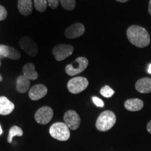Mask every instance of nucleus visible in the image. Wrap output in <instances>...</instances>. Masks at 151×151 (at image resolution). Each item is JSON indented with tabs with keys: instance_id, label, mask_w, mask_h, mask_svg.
<instances>
[{
	"instance_id": "obj_7",
	"label": "nucleus",
	"mask_w": 151,
	"mask_h": 151,
	"mask_svg": "<svg viewBox=\"0 0 151 151\" xmlns=\"http://www.w3.org/2000/svg\"><path fill=\"white\" fill-rule=\"evenodd\" d=\"M73 52V46L67 44L57 45L52 49V54L58 61H62L71 55Z\"/></svg>"
},
{
	"instance_id": "obj_10",
	"label": "nucleus",
	"mask_w": 151,
	"mask_h": 151,
	"mask_svg": "<svg viewBox=\"0 0 151 151\" xmlns=\"http://www.w3.org/2000/svg\"><path fill=\"white\" fill-rule=\"evenodd\" d=\"M48 89L42 84H37L32 86L29 91V97L33 101L42 99L47 94Z\"/></svg>"
},
{
	"instance_id": "obj_30",
	"label": "nucleus",
	"mask_w": 151,
	"mask_h": 151,
	"mask_svg": "<svg viewBox=\"0 0 151 151\" xmlns=\"http://www.w3.org/2000/svg\"><path fill=\"white\" fill-rule=\"evenodd\" d=\"M1 60H0V67H1ZM2 81V77H1V74H0V81Z\"/></svg>"
},
{
	"instance_id": "obj_6",
	"label": "nucleus",
	"mask_w": 151,
	"mask_h": 151,
	"mask_svg": "<svg viewBox=\"0 0 151 151\" xmlns=\"http://www.w3.org/2000/svg\"><path fill=\"white\" fill-rule=\"evenodd\" d=\"M19 46L26 53L31 57H35L39 52L37 44L33 39L28 37H23L19 41Z\"/></svg>"
},
{
	"instance_id": "obj_11",
	"label": "nucleus",
	"mask_w": 151,
	"mask_h": 151,
	"mask_svg": "<svg viewBox=\"0 0 151 151\" xmlns=\"http://www.w3.org/2000/svg\"><path fill=\"white\" fill-rule=\"evenodd\" d=\"M21 57L20 52L16 49L9 46L0 45V59L4 58H8L9 59L17 60Z\"/></svg>"
},
{
	"instance_id": "obj_28",
	"label": "nucleus",
	"mask_w": 151,
	"mask_h": 151,
	"mask_svg": "<svg viewBox=\"0 0 151 151\" xmlns=\"http://www.w3.org/2000/svg\"><path fill=\"white\" fill-rule=\"evenodd\" d=\"M148 72L149 73H151V64L150 65H149V67H148Z\"/></svg>"
},
{
	"instance_id": "obj_12",
	"label": "nucleus",
	"mask_w": 151,
	"mask_h": 151,
	"mask_svg": "<svg viewBox=\"0 0 151 151\" xmlns=\"http://www.w3.org/2000/svg\"><path fill=\"white\" fill-rule=\"evenodd\" d=\"M85 32V27L81 23H75L65 30V37L68 39H75L82 36Z\"/></svg>"
},
{
	"instance_id": "obj_4",
	"label": "nucleus",
	"mask_w": 151,
	"mask_h": 151,
	"mask_svg": "<svg viewBox=\"0 0 151 151\" xmlns=\"http://www.w3.org/2000/svg\"><path fill=\"white\" fill-rule=\"evenodd\" d=\"M88 65V60L83 57L78 58L72 64L67 65L65 71L69 76H76L83 72Z\"/></svg>"
},
{
	"instance_id": "obj_25",
	"label": "nucleus",
	"mask_w": 151,
	"mask_h": 151,
	"mask_svg": "<svg viewBox=\"0 0 151 151\" xmlns=\"http://www.w3.org/2000/svg\"><path fill=\"white\" fill-rule=\"evenodd\" d=\"M49 6L52 9H55L59 4V0H47Z\"/></svg>"
},
{
	"instance_id": "obj_22",
	"label": "nucleus",
	"mask_w": 151,
	"mask_h": 151,
	"mask_svg": "<svg viewBox=\"0 0 151 151\" xmlns=\"http://www.w3.org/2000/svg\"><path fill=\"white\" fill-rule=\"evenodd\" d=\"M100 93H101V94L103 97L110 98L114 94L115 92L111 87H109V86H105L104 87H103V88H101V90H100Z\"/></svg>"
},
{
	"instance_id": "obj_14",
	"label": "nucleus",
	"mask_w": 151,
	"mask_h": 151,
	"mask_svg": "<svg viewBox=\"0 0 151 151\" xmlns=\"http://www.w3.org/2000/svg\"><path fill=\"white\" fill-rule=\"evenodd\" d=\"M135 88L137 91L141 93H150L151 92V78H143L139 79L136 83Z\"/></svg>"
},
{
	"instance_id": "obj_23",
	"label": "nucleus",
	"mask_w": 151,
	"mask_h": 151,
	"mask_svg": "<svg viewBox=\"0 0 151 151\" xmlns=\"http://www.w3.org/2000/svg\"><path fill=\"white\" fill-rule=\"evenodd\" d=\"M7 16V11L3 6L0 5V20H5Z\"/></svg>"
},
{
	"instance_id": "obj_29",
	"label": "nucleus",
	"mask_w": 151,
	"mask_h": 151,
	"mask_svg": "<svg viewBox=\"0 0 151 151\" xmlns=\"http://www.w3.org/2000/svg\"><path fill=\"white\" fill-rule=\"evenodd\" d=\"M116 1H119V2H126V1H127L128 0H116Z\"/></svg>"
},
{
	"instance_id": "obj_18",
	"label": "nucleus",
	"mask_w": 151,
	"mask_h": 151,
	"mask_svg": "<svg viewBox=\"0 0 151 151\" xmlns=\"http://www.w3.org/2000/svg\"><path fill=\"white\" fill-rule=\"evenodd\" d=\"M22 72L24 76L29 80H36L39 76L33 63L26 64L22 68Z\"/></svg>"
},
{
	"instance_id": "obj_24",
	"label": "nucleus",
	"mask_w": 151,
	"mask_h": 151,
	"mask_svg": "<svg viewBox=\"0 0 151 151\" xmlns=\"http://www.w3.org/2000/svg\"><path fill=\"white\" fill-rule=\"evenodd\" d=\"M92 101L94 104H95L98 107H103L104 106V103L101 99H99V97H92Z\"/></svg>"
},
{
	"instance_id": "obj_8",
	"label": "nucleus",
	"mask_w": 151,
	"mask_h": 151,
	"mask_svg": "<svg viewBox=\"0 0 151 151\" xmlns=\"http://www.w3.org/2000/svg\"><path fill=\"white\" fill-rule=\"evenodd\" d=\"M53 116V111L49 106H43L39 109L35 115V120L41 124H48L52 120Z\"/></svg>"
},
{
	"instance_id": "obj_16",
	"label": "nucleus",
	"mask_w": 151,
	"mask_h": 151,
	"mask_svg": "<svg viewBox=\"0 0 151 151\" xmlns=\"http://www.w3.org/2000/svg\"><path fill=\"white\" fill-rule=\"evenodd\" d=\"M30 80L24 75L19 76L16 81V90L20 93H25L29 90Z\"/></svg>"
},
{
	"instance_id": "obj_5",
	"label": "nucleus",
	"mask_w": 151,
	"mask_h": 151,
	"mask_svg": "<svg viewBox=\"0 0 151 151\" xmlns=\"http://www.w3.org/2000/svg\"><path fill=\"white\" fill-rule=\"evenodd\" d=\"M89 82L84 77L78 76L71 78L68 82L67 88L69 91L72 94H78L83 92L88 88Z\"/></svg>"
},
{
	"instance_id": "obj_20",
	"label": "nucleus",
	"mask_w": 151,
	"mask_h": 151,
	"mask_svg": "<svg viewBox=\"0 0 151 151\" xmlns=\"http://www.w3.org/2000/svg\"><path fill=\"white\" fill-rule=\"evenodd\" d=\"M35 9L39 12H44L47 8V0H34Z\"/></svg>"
},
{
	"instance_id": "obj_3",
	"label": "nucleus",
	"mask_w": 151,
	"mask_h": 151,
	"mask_svg": "<svg viewBox=\"0 0 151 151\" xmlns=\"http://www.w3.org/2000/svg\"><path fill=\"white\" fill-rule=\"evenodd\" d=\"M50 136L58 141H67L70 137V131L67 124L64 122H55L49 129Z\"/></svg>"
},
{
	"instance_id": "obj_17",
	"label": "nucleus",
	"mask_w": 151,
	"mask_h": 151,
	"mask_svg": "<svg viewBox=\"0 0 151 151\" xmlns=\"http://www.w3.org/2000/svg\"><path fill=\"white\" fill-rule=\"evenodd\" d=\"M124 107L129 111H138L143 109V102L139 99H130L124 102Z\"/></svg>"
},
{
	"instance_id": "obj_2",
	"label": "nucleus",
	"mask_w": 151,
	"mask_h": 151,
	"mask_svg": "<svg viewBox=\"0 0 151 151\" xmlns=\"http://www.w3.org/2000/svg\"><path fill=\"white\" fill-rule=\"evenodd\" d=\"M116 122V116L111 111H105L99 115L96 121V127L99 131L106 132Z\"/></svg>"
},
{
	"instance_id": "obj_9",
	"label": "nucleus",
	"mask_w": 151,
	"mask_h": 151,
	"mask_svg": "<svg viewBox=\"0 0 151 151\" xmlns=\"http://www.w3.org/2000/svg\"><path fill=\"white\" fill-rule=\"evenodd\" d=\"M64 121L69 129L76 130L80 126L81 118L75 111L69 110L65 113Z\"/></svg>"
},
{
	"instance_id": "obj_13",
	"label": "nucleus",
	"mask_w": 151,
	"mask_h": 151,
	"mask_svg": "<svg viewBox=\"0 0 151 151\" xmlns=\"http://www.w3.org/2000/svg\"><path fill=\"white\" fill-rule=\"evenodd\" d=\"M14 104L6 97H0V115L7 116L14 110Z\"/></svg>"
},
{
	"instance_id": "obj_31",
	"label": "nucleus",
	"mask_w": 151,
	"mask_h": 151,
	"mask_svg": "<svg viewBox=\"0 0 151 151\" xmlns=\"http://www.w3.org/2000/svg\"><path fill=\"white\" fill-rule=\"evenodd\" d=\"M2 132H3V131H2V129H1V125H0V135H1V134H2Z\"/></svg>"
},
{
	"instance_id": "obj_1",
	"label": "nucleus",
	"mask_w": 151,
	"mask_h": 151,
	"mask_svg": "<svg viewBox=\"0 0 151 151\" xmlns=\"http://www.w3.org/2000/svg\"><path fill=\"white\" fill-rule=\"evenodd\" d=\"M128 40L139 48L148 46L150 42V35L146 29L138 25H132L127 30Z\"/></svg>"
},
{
	"instance_id": "obj_19",
	"label": "nucleus",
	"mask_w": 151,
	"mask_h": 151,
	"mask_svg": "<svg viewBox=\"0 0 151 151\" xmlns=\"http://www.w3.org/2000/svg\"><path fill=\"white\" fill-rule=\"evenodd\" d=\"M23 135V131L20 127H18V126H13L9 130V137H8V142L9 143H11L13 141V138L14 137H22Z\"/></svg>"
},
{
	"instance_id": "obj_21",
	"label": "nucleus",
	"mask_w": 151,
	"mask_h": 151,
	"mask_svg": "<svg viewBox=\"0 0 151 151\" xmlns=\"http://www.w3.org/2000/svg\"><path fill=\"white\" fill-rule=\"evenodd\" d=\"M64 9L67 11H72L76 7V0H60Z\"/></svg>"
},
{
	"instance_id": "obj_15",
	"label": "nucleus",
	"mask_w": 151,
	"mask_h": 151,
	"mask_svg": "<svg viewBox=\"0 0 151 151\" xmlns=\"http://www.w3.org/2000/svg\"><path fill=\"white\" fill-rule=\"evenodd\" d=\"M18 8L22 15L29 16L32 11V0H18Z\"/></svg>"
},
{
	"instance_id": "obj_27",
	"label": "nucleus",
	"mask_w": 151,
	"mask_h": 151,
	"mask_svg": "<svg viewBox=\"0 0 151 151\" xmlns=\"http://www.w3.org/2000/svg\"><path fill=\"white\" fill-rule=\"evenodd\" d=\"M148 12L151 15V0L149 1V6H148Z\"/></svg>"
},
{
	"instance_id": "obj_26",
	"label": "nucleus",
	"mask_w": 151,
	"mask_h": 151,
	"mask_svg": "<svg viewBox=\"0 0 151 151\" xmlns=\"http://www.w3.org/2000/svg\"><path fill=\"white\" fill-rule=\"evenodd\" d=\"M147 130H148L149 133L151 134V120L147 124Z\"/></svg>"
}]
</instances>
